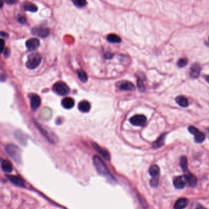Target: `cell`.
Wrapping results in <instances>:
<instances>
[{
	"label": "cell",
	"instance_id": "21",
	"mask_svg": "<svg viewBox=\"0 0 209 209\" xmlns=\"http://www.w3.org/2000/svg\"><path fill=\"white\" fill-rule=\"evenodd\" d=\"M1 167L2 170L7 173H10L12 171V165L10 162L8 160H4L1 162Z\"/></svg>",
	"mask_w": 209,
	"mask_h": 209
},
{
	"label": "cell",
	"instance_id": "29",
	"mask_svg": "<svg viewBox=\"0 0 209 209\" xmlns=\"http://www.w3.org/2000/svg\"><path fill=\"white\" fill-rule=\"evenodd\" d=\"M188 64V60L187 58H181L179 60L177 65L180 67H183Z\"/></svg>",
	"mask_w": 209,
	"mask_h": 209
},
{
	"label": "cell",
	"instance_id": "26",
	"mask_svg": "<svg viewBox=\"0 0 209 209\" xmlns=\"http://www.w3.org/2000/svg\"><path fill=\"white\" fill-rule=\"evenodd\" d=\"M180 166L185 172H188V162L186 157H182L180 158Z\"/></svg>",
	"mask_w": 209,
	"mask_h": 209
},
{
	"label": "cell",
	"instance_id": "4",
	"mask_svg": "<svg viewBox=\"0 0 209 209\" xmlns=\"http://www.w3.org/2000/svg\"><path fill=\"white\" fill-rule=\"evenodd\" d=\"M52 90L55 93L60 96H66L69 92V87L65 83L58 82L53 84Z\"/></svg>",
	"mask_w": 209,
	"mask_h": 209
},
{
	"label": "cell",
	"instance_id": "35",
	"mask_svg": "<svg viewBox=\"0 0 209 209\" xmlns=\"http://www.w3.org/2000/svg\"><path fill=\"white\" fill-rule=\"evenodd\" d=\"M9 53H10L9 50L8 48H5V50H4V56L7 57L9 55Z\"/></svg>",
	"mask_w": 209,
	"mask_h": 209
},
{
	"label": "cell",
	"instance_id": "20",
	"mask_svg": "<svg viewBox=\"0 0 209 209\" xmlns=\"http://www.w3.org/2000/svg\"><path fill=\"white\" fill-rule=\"evenodd\" d=\"M78 108L81 112L87 113L90 111L91 108V105L88 101L83 100L79 103L78 105Z\"/></svg>",
	"mask_w": 209,
	"mask_h": 209
},
{
	"label": "cell",
	"instance_id": "12",
	"mask_svg": "<svg viewBox=\"0 0 209 209\" xmlns=\"http://www.w3.org/2000/svg\"><path fill=\"white\" fill-rule=\"evenodd\" d=\"M7 177L8 179L14 185L18 187H25V182L23 179L20 176H9L7 175Z\"/></svg>",
	"mask_w": 209,
	"mask_h": 209
},
{
	"label": "cell",
	"instance_id": "24",
	"mask_svg": "<svg viewBox=\"0 0 209 209\" xmlns=\"http://www.w3.org/2000/svg\"><path fill=\"white\" fill-rule=\"evenodd\" d=\"M149 173L153 177H158L160 174V168L156 165H151L149 169Z\"/></svg>",
	"mask_w": 209,
	"mask_h": 209
},
{
	"label": "cell",
	"instance_id": "23",
	"mask_svg": "<svg viewBox=\"0 0 209 209\" xmlns=\"http://www.w3.org/2000/svg\"><path fill=\"white\" fill-rule=\"evenodd\" d=\"M107 41L110 43H120L122 42V39L120 36L115 34H110L107 37Z\"/></svg>",
	"mask_w": 209,
	"mask_h": 209
},
{
	"label": "cell",
	"instance_id": "22",
	"mask_svg": "<svg viewBox=\"0 0 209 209\" xmlns=\"http://www.w3.org/2000/svg\"><path fill=\"white\" fill-rule=\"evenodd\" d=\"M175 101L177 104L182 107H187L189 104L187 99L182 96H179L176 97Z\"/></svg>",
	"mask_w": 209,
	"mask_h": 209
},
{
	"label": "cell",
	"instance_id": "37",
	"mask_svg": "<svg viewBox=\"0 0 209 209\" xmlns=\"http://www.w3.org/2000/svg\"><path fill=\"white\" fill-rule=\"evenodd\" d=\"M206 81H207V82L209 83V75H207V76L206 77Z\"/></svg>",
	"mask_w": 209,
	"mask_h": 209
},
{
	"label": "cell",
	"instance_id": "5",
	"mask_svg": "<svg viewBox=\"0 0 209 209\" xmlns=\"http://www.w3.org/2000/svg\"><path fill=\"white\" fill-rule=\"evenodd\" d=\"M188 131L194 136V140L197 143H202L205 140V135L195 127H189Z\"/></svg>",
	"mask_w": 209,
	"mask_h": 209
},
{
	"label": "cell",
	"instance_id": "7",
	"mask_svg": "<svg viewBox=\"0 0 209 209\" xmlns=\"http://www.w3.org/2000/svg\"><path fill=\"white\" fill-rule=\"evenodd\" d=\"M129 122L133 126L143 127L146 124V117L144 115L137 114L131 118V119H129Z\"/></svg>",
	"mask_w": 209,
	"mask_h": 209
},
{
	"label": "cell",
	"instance_id": "25",
	"mask_svg": "<svg viewBox=\"0 0 209 209\" xmlns=\"http://www.w3.org/2000/svg\"><path fill=\"white\" fill-rule=\"evenodd\" d=\"M77 74L78 76V78H79V80L83 82V83H85L87 82L88 80V77L86 73L84 72V70H79L77 71Z\"/></svg>",
	"mask_w": 209,
	"mask_h": 209
},
{
	"label": "cell",
	"instance_id": "8",
	"mask_svg": "<svg viewBox=\"0 0 209 209\" xmlns=\"http://www.w3.org/2000/svg\"><path fill=\"white\" fill-rule=\"evenodd\" d=\"M187 184V180L186 177L183 176H178L174 178V185L175 188L177 189H183L186 187Z\"/></svg>",
	"mask_w": 209,
	"mask_h": 209
},
{
	"label": "cell",
	"instance_id": "38",
	"mask_svg": "<svg viewBox=\"0 0 209 209\" xmlns=\"http://www.w3.org/2000/svg\"><path fill=\"white\" fill-rule=\"evenodd\" d=\"M207 45H208V46H209V39H208V42H207Z\"/></svg>",
	"mask_w": 209,
	"mask_h": 209
},
{
	"label": "cell",
	"instance_id": "19",
	"mask_svg": "<svg viewBox=\"0 0 209 209\" xmlns=\"http://www.w3.org/2000/svg\"><path fill=\"white\" fill-rule=\"evenodd\" d=\"M74 100L71 97H66L62 101V104L65 109H71L74 106Z\"/></svg>",
	"mask_w": 209,
	"mask_h": 209
},
{
	"label": "cell",
	"instance_id": "17",
	"mask_svg": "<svg viewBox=\"0 0 209 209\" xmlns=\"http://www.w3.org/2000/svg\"><path fill=\"white\" fill-rule=\"evenodd\" d=\"M22 7L25 11L31 12H35L38 11V7L35 4L28 1L25 2L22 5Z\"/></svg>",
	"mask_w": 209,
	"mask_h": 209
},
{
	"label": "cell",
	"instance_id": "15",
	"mask_svg": "<svg viewBox=\"0 0 209 209\" xmlns=\"http://www.w3.org/2000/svg\"><path fill=\"white\" fill-rule=\"evenodd\" d=\"M188 204V199L187 198L179 199L174 204V209H185Z\"/></svg>",
	"mask_w": 209,
	"mask_h": 209
},
{
	"label": "cell",
	"instance_id": "2",
	"mask_svg": "<svg viewBox=\"0 0 209 209\" xmlns=\"http://www.w3.org/2000/svg\"><path fill=\"white\" fill-rule=\"evenodd\" d=\"M7 154L14 162L20 163L21 161V150L20 149L14 145H8L5 147Z\"/></svg>",
	"mask_w": 209,
	"mask_h": 209
},
{
	"label": "cell",
	"instance_id": "1",
	"mask_svg": "<svg viewBox=\"0 0 209 209\" xmlns=\"http://www.w3.org/2000/svg\"><path fill=\"white\" fill-rule=\"evenodd\" d=\"M93 162L95 167H96L98 172L100 175L104 176L108 180L112 181V182L114 181H115V179L114 178L112 175L110 174V171H109L108 168L106 167L105 164L98 156L97 155L94 156L93 158Z\"/></svg>",
	"mask_w": 209,
	"mask_h": 209
},
{
	"label": "cell",
	"instance_id": "32",
	"mask_svg": "<svg viewBox=\"0 0 209 209\" xmlns=\"http://www.w3.org/2000/svg\"><path fill=\"white\" fill-rule=\"evenodd\" d=\"M17 20H18V21L20 23H21L22 24H25L26 22V18L24 16H19L18 17V19H17Z\"/></svg>",
	"mask_w": 209,
	"mask_h": 209
},
{
	"label": "cell",
	"instance_id": "6",
	"mask_svg": "<svg viewBox=\"0 0 209 209\" xmlns=\"http://www.w3.org/2000/svg\"><path fill=\"white\" fill-rule=\"evenodd\" d=\"M31 33L33 35L37 36L40 38H46L49 35V29L44 26H37L33 28Z\"/></svg>",
	"mask_w": 209,
	"mask_h": 209
},
{
	"label": "cell",
	"instance_id": "9",
	"mask_svg": "<svg viewBox=\"0 0 209 209\" xmlns=\"http://www.w3.org/2000/svg\"><path fill=\"white\" fill-rule=\"evenodd\" d=\"M117 87L122 90V91H132L135 89V86L130 82L128 81H122L117 83Z\"/></svg>",
	"mask_w": 209,
	"mask_h": 209
},
{
	"label": "cell",
	"instance_id": "34",
	"mask_svg": "<svg viewBox=\"0 0 209 209\" xmlns=\"http://www.w3.org/2000/svg\"><path fill=\"white\" fill-rule=\"evenodd\" d=\"M4 49V42L2 39L1 40V53H2Z\"/></svg>",
	"mask_w": 209,
	"mask_h": 209
},
{
	"label": "cell",
	"instance_id": "18",
	"mask_svg": "<svg viewBox=\"0 0 209 209\" xmlns=\"http://www.w3.org/2000/svg\"><path fill=\"white\" fill-rule=\"evenodd\" d=\"M166 136V133H163L153 143V147L154 149H158L161 147L163 146L165 144V138Z\"/></svg>",
	"mask_w": 209,
	"mask_h": 209
},
{
	"label": "cell",
	"instance_id": "13",
	"mask_svg": "<svg viewBox=\"0 0 209 209\" xmlns=\"http://www.w3.org/2000/svg\"><path fill=\"white\" fill-rule=\"evenodd\" d=\"M201 70V67L199 64H197V63L193 64L191 65V67L190 69V72H189L190 77L193 78H197L200 75Z\"/></svg>",
	"mask_w": 209,
	"mask_h": 209
},
{
	"label": "cell",
	"instance_id": "30",
	"mask_svg": "<svg viewBox=\"0 0 209 209\" xmlns=\"http://www.w3.org/2000/svg\"><path fill=\"white\" fill-rule=\"evenodd\" d=\"M158 177H155L150 181V184L153 187H156L158 184Z\"/></svg>",
	"mask_w": 209,
	"mask_h": 209
},
{
	"label": "cell",
	"instance_id": "3",
	"mask_svg": "<svg viewBox=\"0 0 209 209\" xmlns=\"http://www.w3.org/2000/svg\"><path fill=\"white\" fill-rule=\"evenodd\" d=\"M42 56L39 53H34L30 54L28 56V60L26 63V66L29 69H35L37 68L41 64Z\"/></svg>",
	"mask_w": 209,
	"mask_h": 209
},
{
	"label": "cell",
	"instance_id": "14",
	"mask_svg": "<svg viewBox=\"0 0 209 209\" xmlns=\"http://www.w3.org/2000/svg\"><path fill=\"white\" fill-rule=\"evenodd\" d=\"M92 146L93 147V148L95 149V150L98 153H99L104 158L105 160H107V161L110 160V155L106 150L101 148L99 145H98L96 143H95L92 144Z\"/></svg>",
	"mask_w": 209,
	"mask_h": 209
},
{
	"label": "cell",
	"instance_id": "33",
	"mask_svg": "<svg viewBox=\"0 0 209 209\" xmlns=\"http://www.w3.org/2000/svg\"><path fill=\"white\" fill-rule=\"evenodd\" d=\"M3 1H4L6 3H7V4H8L12 5V4H15V3L17 2V0H3Z\"/></svg>",
	"mask_w": 209,
	"mask_h": 209
},
{
	"label": "cell",
	"instance_id": "27",
	"mask_svg": "<svg viewBox=\"0 0 209 209\" xmlns=\"http://www.w3.org/2000/svg\"><path fill=\"white\" fill-rule=\"evenodd\" d=\"M72 2L75 6L79 7H82L86 5V0H72Z\"/></svg>",
	"mask_w": 209,
	"mask_h": 209
},
{
	"label": "cell",
	"instance_id": "16",
	"mask_svg": "<svg viewBox=\"0 0 209 209\" xmlns=\"http://www.w3.org/2000/svg\"><path fill=\"white\" fill-rule=\"evenodd\" d=\"M185 176L186 177L187 183L190 187H195L196 185L197 182V180L196 177L194 175L192 174L191 173H190L188 171L187 172H186V174H185Z\"/></svg>",
	"mask_w": 209,
	"mask_h": 209
},
{
	"label": "cell",
	"instance_id": "36",
	"mask_svg": "<svg viewBox=\"0 0 209 209\" xmlns=\"http://www.w3.org/2000/svg\"><path fill=\"white\" fill-rule=\"evenodd\" d=\"M1 36L2 37H8L7 33H4V32H2V31L1 33Z\"/></svg>",
	"mask_w": 209,
	"mask_h": 209
},
{
	"label": "cell",
	"instance_id": "11",
	"mask_svg": "<svg viewBox=\"0 0 209 209\" xmlns=\"http://www.w3.org/2000/svg\"><path fill=\"white\" fill-rule=\"evenodd\" d=\"M40 45V42L38 39L31 38L26 42V47L30 51L36 50Z\"/></svg>",
	"mask_w": 209,
	"mask_h": 209
},
{
	"label": "cell",
	"instance_id": "31",
	"mask_svg": "<svg viewBox=\"0 0 209 209\" xmlns=\"http://www.w3.org/2000/svg\"><path fill=\"white\" fill-rule=\"evenodd\" d=\"M191 209H207L199 204H193Z\"/></svg>",
	"mask_w": 209,
	"mask_h": 209
},
{
	"label": "cell",
	"instance_id": "28",
	"mask_svg": "<svg viewBox=\"0 0 209 209\" xmlns=\"http://www.w3.org/2000/svg\"><path fill=\"white\" fill-rule=\"evenodd\" d=\"M137 87L139 88V90L141 92H144L146 91V86L145 84H144V82L142 79L139 78L137 80Z\"/></svg>",
	"mask_w": 209,
	"mask_h": 209
},
{
	"label": "cell",
	"instance_id": "10",
	"mask_svg": "<svg viewBox=\"0 0 209 209\" xmlns=\"http://www.w3.org/2000/svg\"><path fill=\"white\" fill-rule=\"evenodd\" d=\"M41 100L39 96L36 94H34L31 96L30 99V106L33 111H36L40 106Z\"/></svg>",
	"mask_w": 209,
	"mask_h": 209
}]
</instances>
